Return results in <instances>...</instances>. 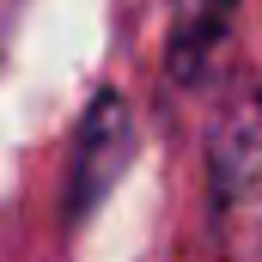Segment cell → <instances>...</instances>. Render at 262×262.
<instances>
[{
    "instance_id": "1",
    "label": "cell",
    "mask_w": 262,
    "mask_h": 262,
    "mask_svg": "<svg viewBox=\"0 0 262 262\" xmlns=\"http://www.w3.org/2000/svg\"><path fill=\"white\" fill-rule=\"evenodd\" d=\"M134 152H140V122H134L128 98L116 92H98L73 128V146H67V189H61V220L67 226H85L110 189L128 177Z\"/></svg>"
},
{
    "instance_id": "2",
    "label": "cell",
    "mask_w": 262,
    "mask_h": 262,
    "mask_svg": "<svg viewBox=\"0 0 262 262\" xmlns=\"http://www.w3.org/2000/svg\"><path fill=\"white\" fill-rule=\"evenodd\" d=\"M207 195L226 238H244L250 220L262 226V85H244L207 134Z\"/></svg>"
},
{
    "instance_id": "3",
    "label": "cell",
    "mask_w": 262,
    "mask_h": 262,
    "mask_svg": "<svg viewBox=\"0 0 262 262\" xmlns=\"http://www.w3.org/2000/svg\"><path fill=\"white\" fill-rule=\"evenodd\" d=\"M232 12H238V0H183V6H177V18H171V43H165L171 79L195 85L201 73H207L220 37L232 31Z\"/></svg>"
}]
</instances>
